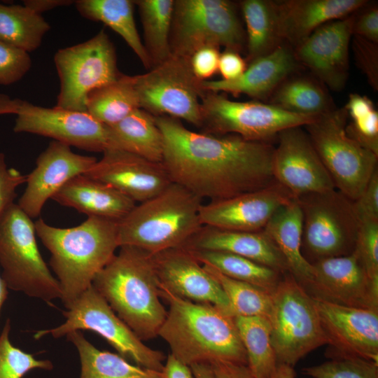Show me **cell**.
I'll list each match as a JSON object with an SVG mask.
<instances>
[{"label": "cell", "mask_w": 378, "mask_h": 378, "mask_svg": "<svg viewBox=\"0 0 378 378\" xmlns=\"http://www.w3.org/2000/svg\"><path fill=\"white\" fill-rule=\"evenodd\" d=\"M353 202L360 223L378 220V169L374 171L361 195Z\"/></svg>", "instance_id": "7dc6e473"}, {"label": "cell", "mask_w": 378, "mask_h": 378, "mask_svg": "<svg viewBox=\"0 0 378 378\" xmlns=\"http://www.w3.org/2000/svg\"><path fill=\"white\" fill-rule=\"evenodd\" d=\"M169 46L172 55L188 59L209 46L240 53L246 47V33L237 4L229 0H174Z\"/></svg>", "instance_id": "52a82bcc"}, {"label": "cell", "mask_w": 378, "mask_h": 378, "mask_svg": "<svg viewBox=\"0 0 378 378\" xmlns=\"http://www.w3.org/2000/svg\"><path fill=\"white\" fill-rule=\"evenodd\" d=\"M269 320L278 365L294 367L328 344L313 297L290 272L282 275L272 293Z\"/></svg>", "instance_id": "9c48e42d"}, {"label": "cell", "mask_w": 378, "mask_h": 378, "mask_svg": "<svg viewBox=\"0 0 378 378\" xmlns=\"http://www.w3.org/2000/svg\"><path fill=\"white\" fill-rule=\"evenodd\" d=\"M162 373L163 378H195L190 367L181 362L172 354L168 355Z\"/></svg>", "instance_id": "f5cc1de1"}, {"label": "cell", "mask_w": 378, "mask_h": 378, "mask_svg": "<svg viewBox=\"0 0 378 378\" xmlns=\"http://www.w3.org/2000/svg\"><path fill=\"white\" fill-rule=\"evenodd\" d=\"M313 298L329 345L327 357H357L378 363V309Z\"/></svg>", "instance_id": "2e32d148"}, {"label": "cell", "mask_w": 378, "mask_h": 378, "mask_svg": "<svg viewBox=\"0 0 378 378\" xmlns=\"http://www.w3.org/2000/svg\"><path fill=\"white\" fill-rule=\"evenodd\" d=\"M34 225L36 235L50 253V265L61 288V300L69 309L115 255L119 248L118 220L90 216L77 226L61 228L40 218Z\"/></svg>", "instance_id": "3957f363"}, {"label": "cell", "mask_w": 378, "mask_h": 378, "mask_svg": "<svg viewBox=\"0 0 378 378\" xmlns=\"http://www.w3.org/2000/svg\"><path fill=\"white\" fill-rule=\"evenodd\" d=\"M312 265V279L304 288L312 297L350 307L378 309V282L369 277L354 251Z\"/></svg>", "instance_id": "ac0fdd59"}, {"label": "cell", "mask_w": 378, "mask_h": 378, "mask_svg": "<svg viewBox=\"0 0 378 378\" xmlns=\"http://www.w3.org/2000/svg\"><path fill=\"white\" fill-rule=\"evenodd\" d=\"M203 265L224 290L233 316L269 318L272 309V293L252 284L227 277L210 266Z\"/></svg>", "instance_id": "f35d334b"}, {"label": "cell", "mask_w": 378, "mask_h": 378, "mask_svg": "<svg viewBox=\"0 0 378 378\" xmlns=\"http://www.w3.org/2000/svg\"><path fill=\"white\" fill-rule=\"evenodd\" d=\"M239 5L246 28V62L265 55L283 43L276 1L244 0Z\"/></svg>", "instance_id": "1f68e13d"}, {"label": "cell", "mask_w": 378, "mask_h": 378, "mask_svg": "<svg viewBox=\"0 0 378 378\" xmlns=\"http://www.w3.org/2000/svg\"><path fill=\"white\" fill-rule=\"evenodd\" d=\"M63 315L66 318L63 323L53 328L38 330L34 338L39 340L48 335L60 338L74 331L91 330L104 337L127 360L146 369L162 372L164 355L146 345L92 286L63 312Z\"/></svg>", "instance_id": "8fae6325"}, {"label": "cell", "mask_w": 378, "mask_h": 378, "mask_svg": "<svg viewBox=\"0 0 378 378\" xmlns=\"http://www.w3.org/2000/svg\"><path fill=\"white\" fill-rule=\"evenodd\" d=\"M10 320L7 318L0 333V378H22L33 370H52L49 360H38L12 344Z\"/></svg>", "instance_id": "60d3db41"}, {"label": "cell", "mask_w": 378, "mask_h": 378, "mask_svg": "<svg viewBox=\"0 0 378 378\" xmlns=\"http://www.w3.org/2000/svg\"><path fill=\"white\" fill-rule=\"evenodd\" d=\"M295 199L302 214V252L309 263L354 251L361 223L352 200L335 188Z\"/></svg>", "instance_id": "30bf717a"}, {"label": "cell", "mask_w": 378, "mask_h": 378, "mask_svg": "<svg viewBox=\"0 0 378 378\" xmlns=\"http://www.w3.org/2000/svg\"><path fill=\"white\" fill-rule=\"evenodd\" d=\"M50 29L42 15L28 7L0 4V41L29 53L40 47Z\"/></svg>", "instance_id": "74e56055"}, {"label": "cell", "mask_w": 378, "mask_h": 378, "mask_svg": "<svg viewBox=\"0 0 378 378\" xmlns=\"http://www.w3.org/2000/svg\"><path fill=\"white\" fill-rule=\"evenodd\" d=\"M8 288L0 273V314L4 303L8 298Z\"/></svg>", "instance_id": "680465c9"}, {"label": "cell", "mask_w": 378, "mask_h": 378, "mask_svg": "<svg viewBox=\"0 0 378 378\" xmlns=\"http://www.w3.org/2000/svg\"><path fill=\"white\" fill-rule=\"evenodd\" d=\"M234 321L255 378H270L278 364L271 342V326L265 316H234Z\"/></svg>", "instance_id": "836d02e7"}, {"label": "cell", "mask_w": 378, "mask_h": 378, "mask_svg": "<svg viewBox=\"0 0 378 378\" xmlns=\"http://www.w3.org/2000/svg\"><path fill=\"white\" fill-rule=\"evenodd\" d=\"M190 251L202 265L210 266L227 277L260 287L271 293H273L284 274L271 267L233 253L214 251Z\"/></svg>", "instance_id": "8d00e7d4"}, {"label": "cell", "mask_w": 378, "mask_h": 378, "mask_svg": "<svg viewBox=\"0 0 378 378\" xmlns=\"http://www.w3.org/2000/svg\"><path fill=\"white\" fill-rule=\"evenodd\" d=\"M150 258L160 288L187 300L211 304L232 316L222 287L190 250L181 246Z\"/></svg>", "instance_id": "d6986e66"}, {"label": "cell", "mask_w": 378, "mask_h": 378, "mask_svg": "<svg viewBox=\"0 0 378 378\" xmlns=\"http://www.w3.org/2000/svg\"><path fill=\"white\" fill-rule=\"evenodd\" d=\"M190 367L195 378H216L209 364L196 363Z\"/></svg>", "instance_id": "9f6ffc18"}, {"label": "cell", "mask_w": 378, "mask_h": 378, "mask_svg": "<svg viewBox=\"0 0 378 378\" xmlns=\"http://www.w3.org/2000/svg\"><path fill=\"white\" fill-rule=\"evenodd\" d=\"M31 67L29 52L0 41V85H9L20 80Z\"/></svg>", "instance_id": "ee69618b"}, {"label": "cell", "mask_w": 378, "mask_h": 378, "mask_svg": "<svg viewBox=\"0 0 378 378\" xmlns=\"http://www.w3.org/2000/svg\"><path fill=\"white\" fill-rule=\"evenodd\" d=\"M78 13L90 20L102 22L118 33L134 51L143 65H151L138 33L134 17V1L78 0L74 1Z\"/></svg>", "instance_id": "f546056e"}, {"label": "cell", "mask_w": 378, "mask_h": 378, "mask_svg": "<svg viewBox=\"0 0 378 378\" xmlns=\"http://www.w3.org/2000/svg\"><path fill=\"white\" fill-rule=\"evenodd\" d=\"M155 120L163 136L162 164L172 181L202 200L229 198L275 181L274 146L270 142L195 132L166 115Z\"/></svg>", "instance_id": "6da1fadb"}, {"label": "cell", "mask_w": 378, "mask_h": 378, "mask_svg": "<svg viewBox=\"0 0 378 378\" xmlns=\"http://www.w3.org/2000/svg\"><path fill=\"white\" fill-rule=\"evenodd\" d=\"M13 131L50 137L88 151L113 149L109 127L88 112L46 108L24 100L16 114Z\"/></svg>", "instance_id": "9a60e30c"}, {"label": "cell", "mask_w": 378, "mask_h": 378, "mask_svg": "<svg viewBox=\"0 0 378 378\" xmlns=\"http://www.w3.org/2000/svg\"><path fill=\"white\" fill-rule=\"evenodd\" d=\"M97 274L92 286L142 341L158 336L167 310L150 255L122 246Z\"/></svg>", "instance_id": "277c9868"}, {"label": "cell", "mask_w": 378, "mask_h": 378, "mask_svg": "<svg viewBox=\"0 0 378 378\" xmlns=\"http://www.w3.org/2000/svg\"><path fill=\"white\" fill-rule=\"evenodd\" d=\"M133 79L140 108L153 116L166 115L202 127L200 101L206 91L190 59L171 55Z\"/></svg>", "instance_id": "5bb4252c"}, {"label": "cell", "mask_w": 378, "mask_h": 378, "mask_svg": "<svg viewBox=\"0 0 378 378\" xmlns=\"http://www.w3.org/2000/svg\"><path fill=\"white\" fill-rule=\"evenodd\" d=\"M352 20L353 13L326 23L293 49L298 64L334 91L342 90L348 79Z\"/></svg>", "instance_id": "44dd1931"}, {"label": "cell", "mask_w": 378, "mask_h": 378, "mask_svg": "<svg viewBox=\"0 0 378 378\" xmlns=\"http://www.w3.org/2000/svg\"><path fill=\"white\" fill-rule=\"evenodd\" d=\"M169 309L158 336L183 363L227 362L247 365L234 316L209 304L194 302L160 288Z\"/></svg>", "instance_id": "7a4b0ae2"}, {"label": "cell", "mask_w": 378, "mask_h": 378, "mask_svg": "<svg viewBox=\"0 0 378 378\" xmlns=\"http://www.w3.org/2000/svg\"><path fill=\"white\" fill-rule=\"evenodd\" d=\"M183 247L192 251L230 253L271 267L281 274L289 272L286 260L263 230L234 231L202 225Z\"/></svg>", "instance_id": "484cf974"}, {"label": "cell", "mask_w": 378, "mask_h": 378, "mask_svg": "<svg viewBox=\"0 0 378 378\" xmlns=\"http://www.w3.org/2000/svg\"><path fill=\"white\" fill-rule=\"evenodd\" d=\"M35 225L18 204L0 221V267L8 289L50 303L62 290L37 245Z\"/></svg>", "instance_id": "8992f818"}, {"label": "cell", "mask_w": 378, "mask_h": 378, "mask_svg": "<svg viewBox=\"0 0 378 378\" xmlns=\"http://www.w3.org/2000/svg\"><path fill=\"white\" fill-rule=\"evenodd\" d=\"M365 0H286L276 1L282 42L295 48L321 26L344 18L367 4Z\"/></svg>", "instance_id": "d4e9b609"}, {"label": "cell", "mask_w": 378, "mask_h": 378, "mask_svg": "<svg viewBox=\"0 0 378 378\" xmlns=\"http://www.w3.org/2000/svg\"><path fill=\"white\" fill-rule=\"evenodd\" d=\"M323 85L305 76L286 78L270 96V104L292 113L318 116L335 108Z\"/></svg>", "instance_id": "d6a6232c"}, {"label": "cell", "mask_w": 378, "mask_h": 378, "mask_svg": "<svg viewBox=\"0 0 378 378\" xmlns=\"http://www.w3.org/2000/svg\"><path fill=\"white\" fill-rule=\"evenodd\" d=\"M276 137L272 163L273 177L295 199L335 188L302 127L286 129Z\"/></svg>", "instance_id": "e0dca14e"}, {"label": "cell", "mask_w": 378, "mask_h": 378, "mask_svg": "<svg viewBox=\"0 0 378 378\" xmlns=\"http://www.w3.org/2000/svg\"><path fill=\"white\" fill-rule=\"evenodd\" d=\"M352 49L358 68L371 88L378 90V43L358 36L352 38Z\"/></svg>", "instance_id": "f6af8a7d"}, {"label": "cell", "mask_w": 378, "mask_h": 378, "mask_svg": "<svg viewBox=\"0 0 378 378\" xmlns=\"http://www.w3.org/2000/svg\"><path fill=\"white\" fill-rule=\"evenodd\" d=\"M293 199L284 187L274 181L258 190L203 203L200 219L202 225L223 230L261 231L273 214Z\"/></svg>", "instance_id": "ffe728a7"}, {"label": "cell", "mask_w": 378, "mask_h": 378, "mask_svg": "<svg viewBox=\"0 0 378 378\" xmlns=\"http://www.w3.org/2000/svg\"><path fill=\"white\" fill-rule=\"evenodd\" d=\"M139 108L133 76L122 74L118 80L90 92L86 111L99 122L113 125Z\"/></svg>", "instance_id": "e575fe53"}, {"label": "cell", "mask_w": 378, "mask_h": 378, "mask_svg": "<svg viewBox=\"0 0 378 378\" xmlns=\"http://www.w3.org/2000/svg\"><path fill=\"white\" fill-rule=\"evenodd\" d=\"M54 62L60 81L55 107L86 111L88 94L118 80L115 48L102 29L89 40L59 49Z\"/></svg>", "instance_id": "7c38bea8"}, {"label": "cell", "mask_w": 378, "mask_h": 378, "mask_svg": "<svg viewBox=\"0 0 378 378\" xmlns=\"http://www.w3.org/2000/svg\"><path fill=\"white\" fill-rule=\"evenodd\" d=\"M364 7L359 15H353L352 36L378 43V8L375 5Z\"/></svg>", "instance_id": "681fc988"}, {"label": "cell", "mask_w": 378, "mask_h": 378, "mask_svg": "<svg viewBox=\"0 0 378 378\" xmlns=\"http://www.w3.org/2000/svg\"><path fill=\"white\" fill-rule=\"evenodd\" d=\"M347 118L344 107L334 108L303 127L335 189L354 201L377 169L378 155L347 134Z\"/></svg>", "instance_id": "ba28073f"}, {"label": "cell", "mask_w": 378, "mask_h": 378, "mask_svg": "<svg viewBox=\"0 0 378 378\" xmlns=\"http://www.w3.org/2000/svg\"><path fill=\"white\" fill-rule=\"evenodd\" d=\"M219 48L205 46L195 51L190 59L192 71L197 78L207 80L218 72Z\"/></svg>", "instance_id": "c3c4849f"}, {"label": "cell", "mask_w": 378, "mask_h": 378, "mask_svg": "<svg viewBox=\"0 0 378 378\" xmlns=\"http://www.w3.org/2000/svg\"><path fill=\"white\" fill-rule=\"evenodd\" d=\"M21 102L22 99H12L7 94H0V115H16Z\"/></svg>", "instance_id": "11a10c76"}, {"label": "cell", "mask_w": 378, "mask_h": 378, "mask_svg": "<svg viewBox=\"0 0 378 378\" xmlns=\"http://www.w3.org/2000/svg\"><path fill=\"white\" fill-rule=\"evenodd\" d=\"M248 64L239 52L225 50L220 54L218 70L223 77L222 80H232L240 77Z\"/></svg>", "instance_id": "f907efd6"}, {"label": "cell", "mask_w": 378, "mask_h": 378, "mask_svg": "<svg viewBox=\"0 0 378 378\" xmlns=\"http://www.w3.org/2000/svg\"><path fill=\"white\" fill-rule=\"evenodd\" d=\"M84 174L139 203L159 194L173 183L162 163L117 149L104 151L102 158Z\"/></svg>", "instance_id": "603a6c76"}, {"label": "cell", "mask_w": 378, "mask_h": 378, "mask_svg": "<svg viewBox=\"0 0 378 378\" xmlns=\"http://www.w3.org/2000/svg\"><path fill=\"white\" fill-rule=\"evenodd\" d=\"M216 378H255L247 365L227 362L209 364Z\"/></svg>", "instance_id": "816d5d0a"}, {"label": "cell", "mask_w": 378, "mask_h": 378, "mask_svg": "<svg viewBox=\"0 0 378 378\" xmlns=\"http://www.w3.org/2000/svg\"><path fill=\"white\" fill-rule=\"evenodd\" d=\"M113 149L125 150L162 163L164 141L155 116L137 108L119 122L108 126Z\"/></svg>", "instance_id": "f1b7e54d"}, {"label": "cell", "mask_w": 378, "mask_h": 378, "mask_svg": "<svg viewBox=\"0 0 378 378\" xmlns=\"http://www.w3.org/2000/svg\"><path fill=\"white\" fill-rule=\"evenodd\" d=\"M203 200L172 183L155 196L140 202L118 221L119 247L130 246L149 255L183 246L202 226Z\"/></svg>", "instance_id": "5b68a950"}, {"label": "cell", "mask_w": 378, "mask_h": 378, "mask_svg": "<svg viewBox=\"0 0 378 378\" xmlns=\"http://www.w3.org/2000/svg\"><path fill=\"white\" fill-rule=\"evenodd\" d=\"M344 108L351 118L346 126L347 134L378 155V112L373 102L365 95L352 93Z\"/></svg>", "instance_id": "ab89813d"}, {"label": "cell", "mask_w": 378, "mask_h": 378, "mask_svg": "<svg viewBox=\"0 0 378 378\" xmlns=\"http://www.w3.org/2000/svg\"><path fill=\"white\" fill-rule=\"evenodd\" d=\"M144 31V48L151 68L171 56L169 36L174 0H136Z\"/></svg>", "instance_id": "d590c367"}, {"label": "cell", "mask_w": 378, "mask_h": 378, "mask_svg": "<svg viewBox=\"0 0 378 378\" xmlns=\"http://www.w3.org/2000/svg\"><path fill=\"white\" fill-rule=\"evenodd\" d=\"M296 372L294 370V367L279 364L270 378H295Z\"/></svg>", "instance_id": "6f0895ef"}, {"label": "cell", "mask_w": 378, "mask_h": 378, "mask_svg": "<svg viewBox=\"0 0 378 378\" xmlns=\"http://www.w3.org/2000/svg\"><path fill=\"white\" fill-rule=\"evenodd\" d=\"M354 251L369 277L378 282V220L361 222Z\"/></svg>", "instance_id": "7bdbcfd3"}, {"label": "cell", "mask_w": 378, "mask_h": 378, "mask_svg": "<svg viewBox=\"0 0 378 378\" xmlns=\"http://www.w3.org/2000/svg\"><path fill=\"white\" fill-rule=\"evenodd\" d=\"M302 373L312 378H378V363L357 357L335 358L303 368Z\"/></svg>", "instance_id": "b9f144b4"}, {"label": "cell", "mask_w": 378, "mask_h": 378, "mask_svg": "<svg viewBox=\"0 0 378 378\" xmlns=\"http://www.w3.org/2000/svg\"><path fill=\"white\" fill-rule=\"evenodd\" d=\"M51 200L88 217L118 221L136 205L135 202L113 187L84 174L69 180Z\"/></svg>", "instance_id": "4316f807"}, {"label": "cell", "mask_w": 378, "mask_h": 378, "mask_svg": "<svg viewBox=\"0 0 378 378\" xmlns=\"http://www.w3.org/2000/svg\"><path fill=\"white\" fill-rule=\"evenodd\" d=\"M277 247L289 272L303 287L313 276V267L302 255V214L296 199L279 208L262 230Z\"/></svg>", "instance_id": "83f0119b"}, {"label": "cell", "mask_w": 378, "mask_h": 378, "mask_svg": "<svg viewBox=\"0 0 378 378\" xmlns=\"http://www.w3.org/2000/svg\"><path fill=\"white\" fill-rule=\"evenodd\" d=\"M200 104L201 128L205 133L236 134L255 141L269 142L281 132L304 127L317 117L292 113L258 101H233L223 94L207 91Z\"/></svg>", "instance_id": "4fadbf2b"}, {"label": "cell", "mask_w": 378, "mask_h": 378, "mask_svg": "<svg viewBox=\"0 0 378 378\" xmlns=\"http://www.w3.org/2000/svg\"><path fill=\"white\" fill-rule=\"evenodd\" d=\"M27 175L8 167L5 155L0 152V221L7 209L14 204L17 188L26 183Z\"/></svg>", "instance_id": "bcb514c9"}, {"label": "cell", "mask_w": 378, "mask_h": 378, "mask_svg": "<svg viewBox=\"0 0 378 378\" xmlns=\"http://www.w3.org/2000/svg\"><path fill=\"white\" fill-rule=\"evenodd\" d=\"M293 49L281 43L271 52L249 62L244 74L232 80H204L205 91L245 94L255 99L270 97L274 91L298 67Z\"/></svg>", "instance_id": "cb8c5ba5"}, {"label": "cell", "mask_w": 378, "mask_h": 378, "mask_svg": "<svg viewBox=\"0 0 378 378\" xmlns=\"http://www.w3.org/2000/svg\"><path fill=\"white\" fill-rule=\"evenodd\" d=\"M23 2L24 6L40 15L45 11L74 3V1L69 0H25Z\"/></svg>", "instance_id": "db71d44e"}, {"label": "cell", "mask_w": 378, "mask_h": 378, "mask_svg": "<svg viewBox=\"0 0 378 378\" xmlns=\"http://www.w3.org/2000/svg\"><path fill=\"white\" fill-rule=\"evenodd\" d=\"M97 160L93 156L75 153L70 146L53 140L27 175V186L18 205L31 218L38 217L49 199L69 180L87 172Z\"/></svg>", "instance_id": "7402d4cb"}, {"label": "cell", "mask_w": 378, "mask_h": 378, "mask_svg": "<svg viewBox=\"0 0 378 378\" xmlns=\"http://www.w3.org/2000/svg\"><path fill=\"white\" fill-rule=\"evenodd\" d=\"M66 337L79 356V378H163L162 372L140 367L119 354L98 349L80 331L71 332Z\"/></svg>", "instance_id": "4dcf8cb0"}]
</instances>
